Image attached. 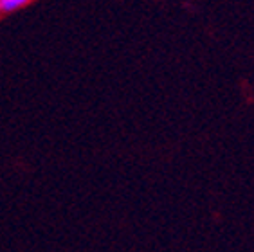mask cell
I'll use <instances>...</instances> for the list:
<instances>
[{"mask_svg":"<svg viewBox=\"0 0 254 252\" xmlns=\"http://www.w3.org/2000/svg\"><path fill=\"white\" fill-rule=\"evenodd\" d=\"M31 0H0V13H15V11L22 9L24 5L29 4Z\"/></svg>","mask_w":254,"mask_h":252,"instance_id":"6da1fadb","label":"cell"}]
</instances>
